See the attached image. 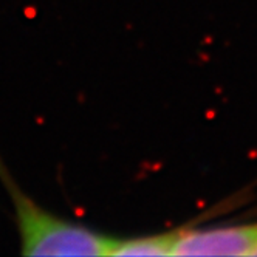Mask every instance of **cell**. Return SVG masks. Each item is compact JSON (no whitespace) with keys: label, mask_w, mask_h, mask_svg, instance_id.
<instances>
[{"label":"cell","mask_w":257,"mask_h":257,"mask_svg":"<svg viewBox=\"0 0 257 257\" xmlns=\"http://www.w3.org/2000/svg\"><path fill=\"white\" fill-rule=\"evenodd\" d=\"M257 223L175 231L171 255H254Z\"/></svg>","instance_id":"7a4b0ae2"},{"label":"cell","mask_w":257,"mask_h":257,"mask_svg":"<svg viewBox=\"0 0 257 257\" xmlns=\"http://www.w3.org/2000/svg\"><path fill=\"white\" fill-rule=\"evenodd\" d=\"M175 231L134 238H112L108 255H171Z\"/></svg>","instance_id":"3957f363"},{"label":"cell","mask_w":257,"mask_h":257,"mask_svg":"<svg viewBox=\"0 0 257 257\" xmlns=\"http://www.w3.org/2000/svg\"><path fill=\"white\" fill-rule=\"evenodd\" d=\"M0 181L14 205L25 255H108L112 237L54 215L24 194L0 160Z\"/></svg>","instance_id":"6da1fadb"},{"label":"cell","mask_w":257,"mask_h":257,"mask_svg":"<svg viewBox=\"0 0 257 257\" xmlns=\"http://www.w3.org/2000/svg\"><path fill=\"white\" fill-rule=\"evenodd\" d=\"M254 255H257V249H255V252H254Z\"/></svg>","instance_id":"277c9868"}]
</instances>
